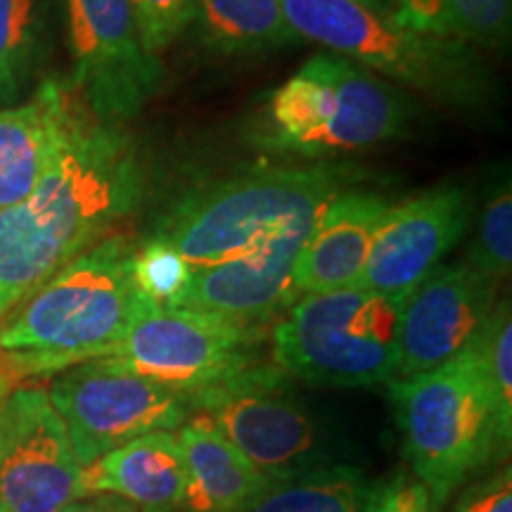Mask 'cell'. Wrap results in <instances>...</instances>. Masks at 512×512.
<instances>
[{
	"label": "cell",
	"instance_id": "cell-1",
	"mask_svg": "<svg viewBox=\"0 0 512 512\" xmlns=\"http://www.w3.org/2000/svg\"><path fill=\"white\" fill-rule=\"evenodd\" d=\"M143 183L133 140L83 105L31 195L0 209V320L107 238L140 204Z\"/></svg>",
	"mask_w": 512,
	"mask_h": 512
},
{
	"label": "cell",
	"instance_id": "cell-2",
	"mask_svg": "<svg viewBox=\"0 0 512 512\" xmlns=\"http://www.w3.org/2000/svg\"><path fill=\"white\" fill-rule=\"evenodd\" d=\"M138 240L110 233L62 266L0 320V366L10 377H53L107 358L145 297L133 278Z\"/></svg>",
	"mask_w": 512,
	"mask_h": 512
},
{
	"label": "cell",
	"instance_id": "cell-3",
	"mask_svg": "<svg viewBox=\"0 0 512 512\" xmlns=\"http://www.w3.org/2000/svg\"><path fill=\"white\" fill-rule=\"evenodd\" d=\"M302 41L349 57L389 83L463 112H484L498 100L496 79L479 48L422 34L358 0H283Z\"/></svg>",
	"mask_w": 512,
	"mask_h": 512
},
{
	"label": "cell",
	"instance_id": "cell-4",
	"mask_svg": "<svg viewBox=\"0 0 512 512\" xmlns=\"http://www.w3.org/2000/svg\"><path fill=\"white\" fill-rule=\"evenodd\" d=\"M358 178L349 166L254 169L192 192L155 230L195 268L256 252L294 230H311L332 197Z\"/></svg>",
	"mask_w": 512,
	"mask_h": 512
},
{
	"label": "cell",
	"instance_id": "cell-5",
	"mask_svg": "<svg viewBox=\"0 0 512 512\" xmlns=\"http://www.w3.org/2000/svg\"><path fill=\"white\" fill-rule=\"evenodd\" d=\"M411 117L399 86L325 50L268 95L254 138L268 152L318 159L403 138Z\"/></svg>",
	"mask_w": 512,
	"mask_h": 512
},
{
	"label": "cell",
	"instance_id": "cell-6",
	"mask_svg": "<svg viewBox=\"0 0 512 512\" xmlns=\"http://www.w3.org/2000/svg\"><path fill=\"white\" fill-rule=\"evenodd\" d=\"M408 463L434 508L475 472L508 456L512 430L472 349L441 366L389 382Z\"/></svg>",
	"mask_w": 512,
	"mask_h": 512
},
{
	"label": "cell",
	"instance_id": "cell-7",
	"mask_svg": "<svg viewBox=\"0 0 512 512\" xmlns=\"http://www.w3.org/2000/svg\"><path fill=\"white\" fill-rule=\"evenodd\" d=\"M403 299L363 287L302 294L275 323L273 363L316 387L392 382Z\"/></svg>",
	"mask_w": 512,
	"mask_h": 512
},
{
	"label": "cell",
	"instance_id": "cell-8",
	"mask_svg": "<svg viewBox=\"0 0 512 512\" xmlns=\"http://www.w3.org/2000/svg\"><path fill=\"white\" fill-rule=\"evenodd\" d=\"M188 403L192 418L209 422L271 484L320 465L316 425L275 363L188 394Z\"/></svg>",
	"mask_w": 512,
	"mask_h": 512
},
{
	"label": "cell",
	"instance_id": "cell-9",
	"mask_svg": "<svg viewBox=\"0 0 512 512\" xmlns=\"http://www.w3.org/2000/svg\"><path fill=\"white\" fill-rule=\"evenodd\" d=\"M48 396L81 467L143 434L181 430L192 418L188 396L110 358H93L55 373Z\"/></svg>",
	"mask_w": 512,
	"mask_h": 512
},
{
	"label": "cell",
	"instance_id": "cell-10",
	"mask_svg": "<svg viewBox=\"0 0 512 512\" xmlns=\"http://www.w3.org/2000/svg\"><path fill=\"white\" fill-rule=\"evenodd\" d=\"M261 342V325H240L145 299L107 358L188 396L261 363L256 356Z\"/></svg>",
	"mask_w": 512,
	"mask_h": 512
},
{
	"label": "cell",
	"instance_id": "cell-11",
	"mask_svg": "<svg viewBox=\"0 0 512 512\" xmlns=\"http://www.w3.org/2000/svg\"><path fill=\"white\" fill-rule=\"evenodd\" d=\"M72 88L95 119L121 126L162 91L164 62L140 38L131 0H64Z\"/></svg>",
	"mask_w": 512,
	"mask_h": 512
},
{
	"label": "cell",
	"instance_id": "cell-12",
	"mask_svg": "<svg viewBox=\"0 0 512 512\" xmlns=\"http://www.w3.org/2000/svg\"><path fill=\"white\" fill-rule=\"evenodd\" d=\"M76 498L81 465L48 389H12L0 406V512H60Z\"/></svg>",
	"mask_w": 512,
	"mask_h": 512
},
{
	"label": "cell",
	"instance_id": "cell-13",
	"mask_svg": "<svg viewBox=\"0 0 512 512\" xmlns=\"http://www.w3.org/2000/svg\"><path fill=\"white\" fill-rule=\"evenodd\" d=\"M472 216V197L444 185L389 204L377 223L358 287L382 294H408L458 245Z\"/></svg>",
	"mask_w": 512,
	"mask_h": 512
},
{
	"label": "cell",
	"instance_id": "cell-14",
	"mask_svg": "<svg viewBox=\"0 0 512 512\" xmlns=\"http://www.w3.org/2000/svg\"><path fill=\"white\" fill-rule=\"evenodd\" d=\"M498 280L470 264L437 266L406 294L399 323V377L451 361L475 342L498 302Z\"/></svg>",
	"mask_w": 512,
	"mask_h": 512
},
{
	"label": "cell",
	"instance_id": "cell-15",
	"mask_svg": "<svg viewBox=\"0 0 512 512\" xmlns=\"http://www.w3.org/2000/svg\"><path fill=\"white\" fill-rule=\"evenodd\" d=\"M306 235L309 230H294L266 242L256 252L195 268L171 309L211 313L240 325H264L299 299L294 266Z\"/></svg>",
	"mask_w": 512,
	"mask_h": 512
},
{
	"label": "cell",
	"instance_id": "cell-16",
	"mask_svg": "<svg viewBox=\"0 0 512 512\" xmlns=\"http://www.w3.org/2000/svg\"><path fill=\"white\" fill-rule=\"evenodd\" d=\"M72 83L46 79L29 100L0 110V209L27 200L79 117Z\"/></svg>",
	"mask_w": 512,
	"mask_h": 512
},
{
	"label": "cell",
	"instance_id": "cell-17",
	"mask_svg": "<svg viewBox=\"0 0 512 512\" xmlns=\"http://www.w3.org/2000/svg\"><path fill=\"white\" fill-rule=\"evenodd\" d=\"M389 200L380 192L342 190L320 211L294 266L299 297L358 287L370 242Z\"/></svg>",
	"mask_w": 512,
	"mask_h": 512
},
{
	"label": "cell",
	"instance_id": "cell-18",
	"mask_svg": "<svg viewBox=\"0 0 512 512\" xmlns=\"http://www.w3.org/2000/svg\"><path fill=\"white\" fill-rule=\"evenodd\" d=\"M114 494L143 512H181L185 456L176 432H150L81 467V496Z\"/></svg>",
	"mask_w": 512,
	"mask_h": 512
},
{
	"label": "cell",
	"instance_id": "cell-19",
	"mask_svg": "<svg viewBox=\"0 0 512 512\" xmlns=\"http://www.w3.org/2000/svg\"><path fill=\"white\" fill-rule=\"evenodd\" d=\"M185 456L183 512H245L268 489V479L202 418L178 430Z\"/></svg>",
	"mask_w": 512,
	"mask_h": 512
},
{
	"label": "cell",
	"instance_id": "cell-20",
	"mask_svg": "<svg viewBox=\"0 0 512 512\" xmlns=\"http://www.w3.org/2000/svg\"><path fill=\"white\" fill-rule=\"evenodd\" d=\"M192 22L204 46L219 55H261L302 43L283 0H197Z\"/></svg>",
	"mask_w": 512,
	"mask_h": 512
},
{
	"label": "cell",
	"instance_id": "cell-21",
	"mask_svg": "<svg viewBox=\"0 0 512 512\" xmlns=\"http://www.w3.org/2000/svg\"><path fill=\"white\" fill-rule=\"evenodd\" d=\"M373 479L351 465H318L268 489L245 512H373Z\"/></svg>",
	"mask_w": 512,
	"mask_h": 512
},
{
	"label": "cell",
	"instance_id": "cell-22",
	"mask_svg": "<svg viewBox=\"0 0 512 512\" xmlns=\"http://www.w3.org/2000/svg\"><path fill=\"white\" fill-rule=\"evenodd\" d=\"M392 17L422 34L456 38L475 48H505L512 0H396Z\"/></svg>",
	"mask_w": 512,
	"mask_h": 512
},
{
	"label": "cell",
	"instance_id": "cell-23",
	"mask_svg": "<svg viewBox=\"0 0 512 512\" xmlns=\"http://www.w3.org/2000/svg\"><path fill=\"white\" fill-rule=\"evenodd\" d=\"M50 41V0H0V105H12L41 69Z\"/></svg>",
	"mask_w": 512,
	"mask_h": 512
},
{
	"label": "cell",
	"instance_id": "cell-24",
	"mask_svg": "<svg viewBox=\"0 0 512 512\" xmlns=\"http://www.w3.org/2000/svg\"><path fill=\"white\" fill-rule=\"evenodd\" d=\"M467 349L482 366L486 382L494 392L498 413L505 427L512 430V318L510 302L498 299L489 320L475 342Z\"/></svg>",
	"mask_w": 512,
	"mask_h": 512
},
{
	"label": "cell",
	"instance_id": "cell-25",
	"mask_svg": "<svg viewBox=\"0 0 512 512\" xmlns=\"http://www.w3.org/2000/svg\"><path fill=\"white\" fill-rule=\"evenodd\" d=\"M192 268L164 238L152 233L138 242L133 256V278L138 292L157 306H174L190 283Z\"/></svg>",
	"mask_w": 512,
	"mask_h": 512
},
{
	"label": "cell",
	"instance_id": "cell-26",
	"mask_svg": "<svg viewBox=\"0 0 512 512\" xmlns=\"http://www.w3.org/2000/svg\"><path fill=\"white\" fill-rule=\"evenodd\" d=\"M475 271L503 280L512 268V195L510 185H498L486 202L475 245L467 256Z\"/></svg>",
	"mask_w": 512,
	"mask_h": 512
},
{
	"label": "cell",
	"instance_id": "cell-27",
	"mask_svg": "<svg viewBox=\"0 0 512 512\" xmlns=\"http://www.w3.org/2000/svg\"><path fill=\"white\" fill-rule=\"evenodd\" d=\"M140 38L152 55H162L195 19L197 0H131Z\"/></svg>",
	"mask_w": 512,
	"mask_h": 512
},
{
	"label": "cell",
	"instance_id": "cell-28",
	"mask_svg": "<svg viewBox=\"0 0 512 512\" xmlns=\"http://www.w3.org/2000/svg\"><path fill=\"white\" fill-rule=\"evenodd\" d=\"M453 512H512L510 467L465 486Z\"/></svg>",
	"mask_w": 512,
	"mask_h": 512
},
{
	"label": "cell",
	"instance_id": "cell-29",
	"mask_svg": "<svg viewBox=\"0 0 512 512\" xmlns=\"http://www.w3.org/2000/svg\"><path fill=\"white\" fill-rule=\"evenodd\" d=\"M430 491L418 477L399 475L377 489L373 512H437Z\"/></svg>",
	"mask_w": 512,
	"mask_h": 512
},
{
	"label": "cell",
	"instance_id": "cell-30",
	"mask_svg": "<svg viewBox=\"0 0 512 512\" xmlns=\"http://www.w3.org/2000/svg\"><path fill=\"white\" fill-rule=\"evenodd\" d=\"M60 512H143L126 498L114 494H88L64 505Z\"/></svg>",
	"mask_w": 512,
	"mask_h": 512
},
{
	"label": "cell",
	"instance_id": "cell-31",
	"mask_svg": "<svg viewBox=\"0 0 512 512\" xmlns=\"http://www.w3.org/2000/svg\"><path fill=\"white\" fill-rule=\"evenodd\" d=\"M358 3L368 5V8L380 10V12H392V10H394V3H396V0H358Z\"/></svg>",
	"mask_w": 512,
	"mask_h": 512
},
{
	"label": "cell",
	"instance_id": "cell-32",
	"mask_svg": "<svg viewBox=\"0 0 512 512\" xmlns=\"http://www.w3.org/2000/svg\"><path fill=\"white\" fill-rule=\"evenodd\" d=\"M8 392H10V375L5 373L3 366H0V406H3V401H5V396H8Z\"/></svg>",
	"mask_w": 512,
	"mask_h": 512
}]
</instances>
